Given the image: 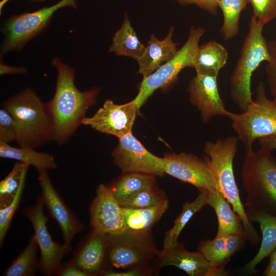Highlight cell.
Segmentation results:
<instances>
[{
  "label": "cell",
  "mask_w": 276,
  "mask_h": 276,
  "mask_svg": "<svg viewBox=\"0 0 276 276\" xmlns=\"http://www.w3.org/2000/svg\"><path fill=\"white\" fill-rule=\"evenodd\" d=\"M252 8V15L264 26L276 18V0H248Z\"/></svg>",
  "instance_id": "d6a6232c"
},
{
  "label": "cell",
  "mask_w": 276,
  "mask_h": 276,
  "mask_svg": "<svg viewBox=\"0 0 276 276\" xmlns=\"http://www.w3.org/2000/svg\"><path fill=\"white\" fill-rule=\"evenodd\" d=\"M154 269L150 265L133 267L122 271H116L111 269L103 271L101 275L105 276H143L151 275Z\"/></svg>",
  "instance_id": "8d00e7d4"
},
{
  "label": "cell",
  "mask_w": 276,
  "mask_h": 276,
  "mask_svg": "<svg viewBox=\"0 0 276 276\" xmlns=\"http://www.w3.org/2000/svg\"><path fill=\"white\" fill-rule=\"evenodd\" d=\"M188 91L191 103L199 110L203 123L216 116H227L229 112L219 95L216 77L196 75L191 80Z\"/></svg>",
  "instance_id": "2e32d148"
},
{
  "label": "cell",
  "mask_w": 276,
  "mask_h": 276,
  "mask_svg": "<svg viewBox=\"0 0 276 276\" xmlns=\"http://www.w3.org/2000/svg\"><path fill=\"white\" fill-rule=\"evenodd\" d=\"M251 222L259 224L262 232L261 246L255 257L244 266L247 274L256 272V267L264 258L269 256L276 248V216L257 211H246Z\"/></svg>",
  "instance_id": "44dd1931"
},
{
  "label": "cell",
  "mask_w": 276,
  "mask_h": 276,
  "mask_svg": "<svg viewBox=\"0 0 276 276\" xmlns=\"http://www.w3.org/2000/svg\"><path fill=\"white\" fill-rule=\"evenodd\" d=\"M107 264L118 269L149 265L159 253L154 244L151 229H127L117 235H108Z\"/></svg>",
  "instance_id": "ba28073f"
},
{
  "label": "cell",
  "mask_w": 276,
  "mask_h": 276,
  "mask_svg": "<svg viewBox=\"0 0 276 276\" xmlns=\"http://www.w3.org/2000/svg\"><path fill=\"white\" fill-rule=\"evenodd\" d=\"M2 107L13 118L19 147L35 149L54 140V126L47 104L31 88H26L9 98Z\"/></svg>",
  "instance_id": "3957f363"
},
{
  "label": "cell",
  "mask_w": 276,
  "mask_h": 276,
  "mask_svg": "<svg viewBox=\"0 0 276 276\" xmlns=\"http://www.w3.org/2000/svg\"><path fill=\"white\" fill-rule=\"evenodd\" d=\"M204 33L205 30L202 27L192 26L186 41L175 55L152 74L143 77L139 93L133 99L139 110L156 89L174 82L181 70L188 67L194 68L199 42Z\"/></svg>",
  "instance_id": "52a82bcc"
},
{
  "label": "cell",
  "mask_w": 276,
  "mask_h": 276,
  "mask_svg": "<svg viewBox=\"0 0 276 276\" xmlns=\"http://www.w3.org/2000/svg\"><path fill=\"white\" fill-rule=\"evenodd\" d=\"M163 159L165 173L193 185L199 191L217 192L213 175L203 158L182 152L166 153Z\"/></svg>",
  "instance_id": "4fadbf2b"
},
{
  "label": "cell",
  "mask_w": 276,
  "mask_h": 276,
  "mask_svg": "<svg viewBox=\"0 0 276 276\" xmlns=\"http://www.w3.org/2000/svg\"><path fill=\"white\" fill-rule=\"evenodd\" d=\"M44 205L41 196H39L35 204L25 208L22 213L32 224L40 249L38 270L42 274L49 276L56 274L63 258L72 247L71 244H61L53 240L47 226L48 218L44 214Z\"/></svg>",
  "instance_id": "30bf717a"
},
{
  "label": "cell",
  "mask_w": 276,
  "mask_h": 276,
  "mask_svg": "<svg viewBox=\"0 0 276 276\" xmlns=\"http://www.w3.org/2000/svg\"><path fill=\"white\" fill-rule=\"evenodd\" d=\"M248 3V0H219L218 7L223 14V23L220 32L224 40L237 35L240 16Z\"/></svg>",
  "instance_id": "4dcf8cb0"
},
{
  "label": "cell",
  "mask_w": 276,
  "mask_h": 276,
  "mask_svg": "<svg viewBox=\"0 0 276 276\" xmlns=\"http://www.w3.org/2000/svg\"><path fill=\"white\" fill-rule=\"evenodd\" d=\"M90 225L93 229L108 235L121 234L127 229L122 208L109 187L100 184L90 208Z\"/></svg>",
  "instance_id": "5bb4252c"
},
{
  "label": "cell",
  "mask_w": 276,
  "mask_h": 276,
  "mask_svg": "<svg viewBox=\"0 0 276 276\" xmlns=\"http://www.w3.org/2000/svg\"><path fill=\"white\" fill-rule=\"evenodd\" d=\"M51 64L57 71L56 89L52 99L46 103L53 121L54 139L60 145L68 142L85 117L87 109L94 105L99 88L79 90L75 84L74 68L58 57Z\"/></svg>",
  "instance_id": "6da1fadb"
},
{
  "label": "cell",
  "mask_w": 276,
  "mask_h": 276,
  "mask_svg": "<svg viewBox=\"0 0 276 276\" xmlns=\"http://www.w3.org/2000/svg\"><path fill=\"white\" fill-rule=\"evenodd\" d=\"M248 27L239 58L229 78L231 98L241 112L245 111L253 101L251 91L253 73L261 62L271 60L263 35L264 26L251 16Z\"/></svg>",
  "instance_id": "5b68a950"
},
{
  "label": "cell",
  "mask_w": 276,
  "mask_h": 276,
  "mask_svg": "<svg viewBox=\"0 0 276 276\" xmlns=\"http://www.w3.org/2000/svg\"><path fill=\"white\" fill-rule=\"evenodd\" d=\"M157 267L173 266L185 271L190 276L222 275L214 268L199 250H186L182 243L159 251L156 260Z\"/></svg>",
  "instance_id": "e0dca14e"
},
{
  "label": "cell",
  "mask_w": 276,
  "mask_h": 276,
  "mask_svg": "<svg viewBox=\"0 0 276 276\" xmlns=\"http://www.w3.org/2000/svg\"><path fill=\"white\" fill-rule=\"evenodd\" d=\"M168 199L155 185L145 188L118 201L123 208L140 209L158 204Z\"/></svg>",
  "instance_id": "1f68e13d"
},
{
  "label": "cell",
  "mask_w": 276,
  "mask_h": 276,
  "mask_svg": "<svg viewBox=\"0 0 276 276\" xmlns=\"http://www.w3.org/2000/svg\"><path fill=\"white\" fill-rule=\"evenodd\" d=\"M56 274L60 276H88V275L70 262L64 266L61 265Z\"/></svg>",
  "instance_id": "f35d334b"
},
{
  "label": "cell",
  "mask_w": 276,
  "mask_h": 276,
  "mask_svg": "<svg viewBox=\"0 0 276 276\" xmlns=\"http://www.w3.org/2000/svg\"><path fill=\"white\" fill-rule=\"evenodd\" d=\"M25 185L19 190L13 201L8 206L0 209V245H3L13 217L19 206Z\"/></svg>",
  "instance_id": "836d02e7"
},
{
  "label": "cell",
  "mask_w": 276,
  "mask_h": 276,
  "mask_svg": "<svg viewBox=\"0 0 276 276\" xmlns=\"http://www.w3.org/2000/svg\"><path fill=\"white\" fill-rule=\"evenodd\" d=\"M29 165L16 163L11 171L0 182V209L8 206L13 201L20 188L25 183Z\"/></svg>",
  "instance_id": "f546056e"
},
{
  "label": "cell",
  "mask_w": 276,
  "mask_h": 276,
  "mask_svg": "<svg viewBox=\"0 0 276 276\" xmlns=\"http://www.w3.org/2000/svg\"><path fill=\"white\" fill-rule=\"evenodd\" d=\"M227 117L245 151L252 150L255 141L276 133V100H270L261 81L256 88V98L241 113L229 112Z\"/></svg>",
  "instance_id": "8992f818"
},
{
  "label": "cell",
  "mask_w": 276,
  "mask_h": 276,
  "mask_svg": "<svg viewBox=\"0 0 276 276\" xmlns=\"http://www.w3.org/2000/svg\"><path fill=\"white\" fill-rule=\"evenodd\" d=\"M145 48L126 14L121 27L112 37L109 51L117 56L130 57L137 61L143 55Z\"/></svg>",
  "instance_id": "cb8c5ba5"
},
{
  "label": "cell",
  "mask_w": 276,
  "mask_h": 276,
  "mask_svg": "<svg viewBox=\"0 0 276 276\" xmlns=\"http://www.w3.org/2000/svg\"><path fill=\"white\" fill-rule=\"evenodd\" d=\"M182 6L194 4L211 15L217 14L219 0H177Z\"/></svg>",
  "instance_id": "74e56055"
},
{
  "label": "cell",
  "mask_w": 276,
  "mask_h": 276,
  "mask_svg": "<svg viewBox=\"0 0 276 276\" xmlns=\"http://www.w3.org/2000/svg\"><path fill=\"white\" fill-rule=\"evenodd\" d=\"M246 241L243 235H216L213 240L201 241L197 250L224 275L226 273L225 270L226 263L233 255L244 247Z\"/></svg>",
  "instance_id": "d6986e66"
},
{
  "label": "cell",
  "mask_w": 276,
  "mask_h": 276,
  "mask_svg": "<svg viewBox=\"0 0 276 276\" xmlns=\"http://www.w3.org/2000/svg\"><path fill=\"white\" fill-rule=\"evenodd\" d=\"M197 197L193 202H187L183 204L182 210L174 221L173 227L166 234L162 250H166L178 243V237L185 225L193 215L207 205L208 191H199Z\"/></svg>",
  "instance_id": "4316f807"
},
{
  "label": "cell",
  "mask_w": 276,
  "mask_h": 276,
  "mask_svg": "<svg viewBox=\"0 0 276 276\" xmlns=\"http://www.w3.org/2000/svg\"><path fill=\"white\" fill-rule=\"evenodd\" d=\"M108 235L93 229L70 262L88 276L101 275L106 269Z\"/></svg>",
  "instance_id": "ac0fdd59"
},
{
  "label": "cell",
  "mask_w": 276,
  "mask_h": 276,
  "mask_svg": "<svg viewBox=\"0 0 276 276\" xmlns=\"http://www.w3.org/2000/svg\"><path fill=\"white\" fill-rule=\"evenodd\" d=\"M37 242L34 235L30 239L27 245L18 257L7 268L3 275L32 276L38 269Z\"/></svg>",
  "instance_id": "f1b7e54d"
},
{
  "label": "cell",
  "mask_w": 276,
  "mask_h": 276,
  "mask_svg": "<svg viewBox=\"0 0 276 276\" xmlns=\"http://www.w3.org/2000/svg\"><path fill=\"white\" fill-rule=\"evenodd\" d=\"M207 205L213 208L217 216V235L237 234L245 236L241 219L231 204L218 192L208 191Z\"/></svg>",
  "instance_id": "603a6c76"
},
{
  "label": "cell",
  "mask_w": 276,
  "mask_h": 276,
  "mask_svg": "<svg viewBox=\"0 0 276 276\" xmlns=\"http://www.w3.org/2000/svg\"><path fill=\"white\" fill-rule=\"evenodd\" d=\"M112 152L113 163L123 173L136 172L158 176L165 173L163 157L148 151L132 132L119 139Z\"/></svg>",
  "instance_id": "8fae6325"
},
{
  "label": "cell",
  "mask_w": 276,
  "mask_h": 276,
  "mask_svg": "<svg viewBox=\"0 0 276 276\" xmlns=\"http://www.w3.org/2000/svg\"><path fill=\"white\" fill-rule=\"evenodd\" d=\"M271 152L262 147L245 151L241 176L247 211L276 216V158Z\"/></svg>",
  "instance_id": "277c9868"
},
{
  "label": "cell",
  "mask_w": 276,
  "mask_h": 276,
  "mask_svg": "<svg viewBox=\"0 0 276 276\" xmlns=\"http://www.w3.org/2000/svg\"><path fill=\"white\" fill-rule=\"evenodd\" d=\"M268 47L271 56V60L268 62L266 72L271 94L276 100V42L270 43Z\"/></svg>",
  "instance_id": "d590c367"
},
{
  "label": "cell",
  "mask_w": 276,
  "mask_h": 276,
  "mask_svg": "<svg viewBox=\"0 0 276 276\" xmlns=\"http://www.w3.org/2000/svg\"><path fill=\"white\" fill-rule=\"evenodd\" d=\"M238 141L237 137L230 136L214 142L206 141L203 159L213 175L217 192L231 204L241 219L247 241L255 245L261 238L241 201L234 173L233 161L237 152Z\"/></svg>",
  "instance_id": "7a4b0ae2"
},
{
  "label": "cell",
  "mask_w": 276,
  "mask_h": 276,
  "mask_svg": "<svg viewBox=\"0 0 276 276\" xmlns=\"http://www.w3.org/2000/svg\"><path fill=\"white\" fill-rule=\"evenodd\" d=\"M168 199L144 209L123 208L124 218L127 229L142 231L151 229L152 226L161 218L168 209Z\"/></svg>",
  "instance_id": "484cf974"
},
{
  "label": "cell",
  "mask_w": 276,
  "mask_h": 276,
  "mask_svg": "<svg viewBox=\"0 0 276 276\" xmlns=\"http://www.w3.org/2000/svg\"><path fill=\"white\" fill-rule=\"evenodd\" d=\"M46 170H38L41 197L51 217L57 222L64 243L71 244L75 236L85 228L76 215L67 207L54 188Z\"/></svg>",
  "instance_id": "9a60e30c"
},
{
  "label": "cell",
  "mask_w": 276,
  "mask_h": 276,
  "mask_svg": "<svg viewBox=\"0 0 276 276\" xmlns=\"http://www.w3.org/2000/svg\"><path fill=\"white\" fill-rule=\"evenodd\" d=\"M258 140L261 147L270 151L276 149V133L260 137Z\"/></svg>",
  "instance_id": "ab89813d"
},
{
  "label": "cell",
  "mask_w": 276,
  "mask_h": 276,
  "mask_svg": "<svg viewBox=\"0 0 276 276\" xmlns=\"http://www.w3.org/2000/svg\"><path fill=\"white\" fill-rule=\"evenodd\" d=\"M155 176L136 173H124L112 183L109 189L118 201L145 188L155 185Z\"/></svg>",
  "instance_id": "83f0119b"
},
{
  "label": "cell",
  "mask_w": 276,
  "mask_h": 276,
  "mask_svg": "<svg viewBox=\"0 0 276 276\" xmlns=\"http://www.w3.org/2000/svg\"><path fill=\"white\" fill-rule=\"evenodd\" d=\"M265 276H276V248L270 255V260L263 272Z\"/></svg>",
  "instance_id": "60d3db41"
},
{
  "label": "cell",
  "mask_w": 276,
  "mask_h": 276,
  "mask_svg": "<svg viewBox=\"0 0 276 276\" xmlns=\"http://www.w3.org/2000/svg\"><path fill=\"white\" fill-rule=\"evenodd\" d=\"M139 111L134 100L124 104H117L108 99L94 115L85 117L82 125L119 139L131 132Z\"/></svg>",
  "instance_id": "7c38bea8"
},
{
  "label": "cell",
  "mask_w": 276,
  "mask_h": 276,
  "mask_svg": "<svg viewBox=\"0 0 276 276\" xmlns=\"http://www.w3.org/2000/svg\"><path fill=\"white\" fill-rule=\"evenodd\" d=\"M66 7L76 8V1L60 0L52 6L33 12L11 16L3 26L4 38L1 48V55L21 50L47 27L57 11Z\"/></svg>",
  "instance_id": "9c48e42d"
},
{
  "label": "cell",
  "mask_w": 276,
  "mask_h": 276,
  "mask_svg": "<svg viewBox=\"0 0 276 276\" xmlns=\"http://www.w3.org/2000/svg\"><path fill=\"white\" fill-rule=\"evenodd\" d=\"M173 32L174 28L171 27L163 40L158 39L154 34L151 35L143 55L137 61L139 66L137 74L147 76L175 55L178 51V43L172 40Z\"/></svg>",
  "instance_id": "ffe728a7"
},
{
  "label": "cell",
  "mask_w": 276,
  "mask_h": 276,
  "mask_svg": "<svg viewBox=\"0 0 276 276\" xmlns=\"http://www.w3.org/2000/svg\"><path fill=\"white\" fill-rule=\"evenodd\" d=\"M0 157L17 160L34 166L38 171L57 167L55 157L50 154L38 152L29 147H14L2 141H0Z\"/></svg>",
  "instance_id": "d4e9b609"
},
{
  "label": "cell",
  "mask_w": 276,
  "mask_h": 276,
  "mask_svg": "<svg viewBox=\"0 0 276 276\" xmlns=\"http://www.w3.org/2000/svg\"><path fill=\"white\" fill-rule=\"evenodd\" d=\"M15 124L11 114L5 108L0 109V141L10 144L16 141Z\"/></svg>",
  "instance_id": "e575fe53"
},
{
  "label": "cell",
  "mask_w": 276,
  "mask_h": 276,
  "mask_svg": "<svg viewBox=\"0 0 276 276\" xmlns=\"http://www.w3.org/2000/svg\"><path fill=\"white\" fill-rule=\"evenodd\" d=\"M1 75L5 74H23L27 72L25 67L10 66L4 63L1 64Z\"/></svg>",
  "instance_id": "b9f144b4"
},
{
  "label": "cell",
  "mask_w": 276,
  "mask_h": 276,
  "mask_svg": "<svg viewBox=\"0 0 276 276\" xmlns=\"http://www.w3.org/2000/svg\"><path fill=\"white\" fill-rule=\"evenodd\" d=\"M10 0H2L0 3V9L1 12L2 11V9H3V7L4 6L5 4H6ZM33 1H36V2H43L44 0H31Z\"/></svg>",
  "instance_id": "7bdbcfd3"
},
{
  "label": "cell",
  "mask_w": 276,
  "mask_h": 276,
  "mask_svg": "<svg viewBox=\"0 0 276 276\" xmlns=\"http://www.w3.org/2000/svg\"><path fill=\"white\" fill-rule=\"evenodd\" d=\"M228 58L227 50L217 41L211 40L199 46L194 58V68L196 75L217 77Z\"/></svg>",
  "instance_id": "7402d4cb"
}]
</instances>
